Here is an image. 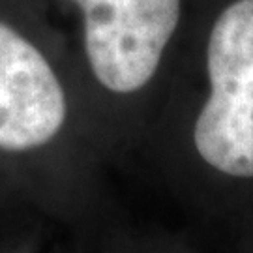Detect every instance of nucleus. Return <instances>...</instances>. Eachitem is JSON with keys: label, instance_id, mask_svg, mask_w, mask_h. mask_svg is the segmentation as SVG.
I'll return each mask as SVG.
<instances>
[{"label": "nucleus", "instance_id": "obj_1", "mask_svg": "<svg viewBox=\"0 0 253 253\" xmlns=\"http://www.w3.org/2000/svg\"><path fill=\"white\" fill-rule=\"evenodd\" d=\"M73 101L17 0H0V180L11 197L60 219L47 163L70 137Z\"/></svg>", "mask_w": 253, "mask_h": 253}, {"label": "nucleus", "instance_id": "obj_5", "mask_svg": "<svg viewBox=\"0 0 253 253\" xmlns=\"http://www.w3.org/2000/svg\"><path fill=\"white\" fill-rule=\"evenodd\" d=\"M6 199H13V197H11V193L6 190V186H4L2 180H0V203H2V201H6Z\"/></svg>", "mask_w": 253, "mask_h": 253}, {"label": "nucleus", "instance_id": "obj_4", "mask_svg": "<svg viewBox=\"0 0 253 253\" xmlns=\"http://www.w3.org/2000/svg\"><path fill=\"white\" fill-rule=\"evenodd\" d=\"M0 253H38L36 236L25 231H2Z\"/></svg>", "mask_w": 253, "mask_h": 253}, {"label": "nucleus", "instance_id": "obj_6", "mask_svg": "<svg viewBox=\"0 0 253 253\" xmlns=\"http://www.w3.org/2000/svg\"><path fill=\"white\" fill-rule=\"evenodd\" d=\"M115 253H122V252H120V250H117V252H115Z\"/></svg>", "mask_w": 253, "mask_h": 253}, {"label": "nucleus", "instance_id": "obj_3", "mask_svg": "<svg viewBox=\"0 0 253 253\" xmlns=\"http://www.w3.org/2000/svg\"><path fill=\"white\" fill-rule=\"evenodd\" d=\"M81 15L83 53L103 92L143 90L178 23L180 0H68Z\"/></svg>", "mask_w": 253, "mask_h": 253}, {"label": "nucleus", "instance_id": "obj_2", "mask_svg": "<svg viewBox=\"0 0 253 253\" xmlns=\"http://www.w3.org/2000/svg\"><path fill=\"white\" fill-rule=\"evenodd\" d=\"M210 90L193 122V148L210 171L253 184V0L217 17L207 51Z\"/></svg>", "mask_w": 253, "mask_h": 253}]
</instances>
